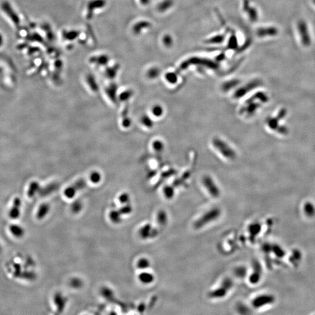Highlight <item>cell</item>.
Segmentation results:
<instances>
[{
	"mask_svg": "<svg viewBox=\"0 0 315 315\" xmlns=\"http://www.w3.org/2000/svg\"><path fill=\"white\" fill-rule=\"evenodd\" d=\"M221 215V211L219 208L214 207L207 211L195 221L194 223V228L196 230H200L209 225L214 221L218 220Z\"/></svg>",
	"mask_w": 315,
	"mask_h": 315,
	"instance_id": "6da1fadb",
	"label": "cell"
},
{
	"mask_svg": "<svg viewBox=\"0 0 315 315\" xmlns=\"http://www.w3.org/2000/svg\"><path fill=\"white\" fill-rule=\"evenodd\" d=\"M233 285L234 282L232 279L228 277L225 278L217 288L210 291L208 296L211 299L219 300L223 298L228 295L233 287Z\"/></svg>",
	"mask_w": 315,
	"mask_h": 315,
	"instance_id": "7a4b0ae2",
	"label": "cell"
},
{
	"mask_svg": "<svg viewBox=\"0 0 315 315\" xmlns=\"http://www.w3.org/2000/svg\"><path fill=\"white\" fill-rule=\"evenodd\" d=\"M275 297L271 294H261L256 296L252 301V306L255 309H261L273 304L275 302Z\"/></svg>",
	"mask_w": 315,
	"mask_h": 315,
	"instance_id": "3957f363",
	"label": "cell"
},
{
	"mask_svg": "<svg viewBox=\"0 0 315 315\" xmlns=\"http://www.w3.org/2000/svg\"><path fill=\"white\" fill-rule=\"evenodd\" d=\"M308 25L305 24L302 20H300L297 25V30L298 31V36H300L301 40L302 41V44L304 46L310 45L311 43V38L308 31Z\"/></svg>",
	"mask_w": 315,
	"mask_h": 315,
	"instance_id": "277c9868",
	"label": "cell"
},
{
	"mask_svg": "<svg viewBox=\"0 0 315 315\" xmlns=\"http://www.w3.org/2000/svg\"><path fill=\"white\" fill-rule=\"evenodd\" d=\"M262 275V269L260 263L255 262L253 264V271L249 275V282L252 284H256L260 281Z\"/></svg>",
	"mask_w": 315,
	"mask_h": 315,
	"instance_id": "5b68a950",
	"label": "cell"
},
{
	"mask_svg": "<svg viewBox=\"0 0 315 315\" xmlns=\"http://www.w3.org/2000/svg\"><path fill=\"white\" fill-rule=\"evenodd\" d=\"M158 231L152 228L150 224H147L143 225L139 230L140 237L143 239L152 238L157 235Z\"/></svg>",
	"mask_w": 315,
	"mask_h": 315,
	"instance_id": "8992f818",
	"label": "cell"
},
{
	"mask_svg": "<svg viewBox=\"0 0 315 315\" xmlns=\"http://www.w3.org/2000/svg\"><path fill=\"white\" fill-rule=\"evenodd\" d=\"M21 200L19 198H15L14 200L13 204L9 211V217L11 219L16 220L19 218L20 214Z\"/></svg>",
	"mask_w": 315,
	"mask_h": 315,
	"instance_id": "52a82bcc",
	"label": "cell"
},
{
	"mask_svg": "<svg viewBox=\"0 0 315 315\" xmlns=\"http://www.w3.org/2000/svg\"><path fill=\"white\" fill-rule=\"evenodd\" d=\"M204 186L207 190L208 191L210 195L212 196L213 197H218L220 195V192L218 187L216 186L215 183L213 182V181L207 178L204 180Z\"/></svg>",
	"mask_w": 315,
	"mask_h": 315,
	"instance_id": "ba28073f",
	"label": "cell"
},
{
	"mask_svg": "<svg viewBox=\"0 0 315 315\" xmlns=\"http://www.w3.org/2000/svg\"><path fill=\"white\" fill-rule=\"evenodd\" d=\"M138 278L141 283L144 285H150L155 281V275L152 273L144 270L138 276Z\"/></svg>",
	"mask_w": 315,
	"mask_h": 315,
	"instance_id": "9c48e42d",
	"label": "cell"
},
{
	"mask_svg": "<svg viewBox=\"0 0 315 315\" xmlns=\"http://www.w3.org/2000/svg\"><path fill=\"white\" fill-rule=\"evenodd\" d=\"M10 231L11 234L16 238H20L25 235L24 229L17 224H12L10 226Z\"/></svg>",
	"mask_w": 315,
	"mask_h": 315,
	"instance_id": "30bf717a",
	"label": "cell"
},
{
	"mask_svg": "<svg viewBox=\"0 0 315 315\" xmlns=\"http://www.w3.org/2000/svg\"><path fill=\"white\" fill-rule=\"evenodd\" d=\"M88 179L93 185L99 184L102 180V175L98 170H93L89 174Z\"/></svg>",
	"mask_w": 315,
	"mask_h": 315,
	"instance_id": "8fae6325",
	"label": "cell"
},
{
	"mask_svg": "<svg viewBox=\"0 0 315 315\" xmlns=\"http://www.w3.org/2000/svg\"><path fill=\"white\" fill-rule=\"evenodd\" d=\"M49 211H50V206L48 204L44 203V204H41L39 206L37 211V214H36V217H37V219L42 220L44 218H45L46 216L48 214Z\"/></svg>",
	"mask_w": 315,
	"mask_h": 315,
	"instance_id": "7c38bea8",
	"label": "cell"
},
{
	"mask_svg": "<svg viewBox=\"0 0 315 315\" xmlns=\"http://www.w3.org/2000/svg\"><path fill=\"white\" fill-rule=\"evenodd\" d=\"M122 214H121L119 210H113L110 211L109 214V218L110 221L115 224H119L121 222Z\"/></svg>",
	"mask_w": 315,
	"mask_h": 315,
	"instance_id": "4fadbf2b",
	"label": "cell"
},
{
	"mask_svg": "<svg viewBox=\"0 0 315 315\" xmlns=\"http://www.w3.org/2000/svg\"><path fill=\"white\" fill-rule=\"evenodd\" d=\"M137 267L141 270H145L148 269L151 266L150 260L147 257H141L137 260L136 263Z\"/></svg>",
	"mask_w": 315,
	"mask_h": 315,
	"instance_id": "5bb4252c",
	"label": "cell"
},
{
	"mask_svg": "<svg viewBox=\"0 0 315 315\" xmlns=\"http://www.w3.org/2000/svg\"><path fill=\"white\" fill-rule=\"evenodd\" d=\"M55 302L59 310L58 311H63L64 308L65 307L66 303L64 297H63L60 294H57L55 296Z\"/></svg>",
	"mask_w": 315,
	"mask_h": 315,
	"instance_id": "9a60e30c",
	"label": "cell"
},
{
	"mask_svg": "<svg viewBox=\"0 0 315 315\" xmlns=\"http://www.w3.org/2000/svg\"><path fill=\"white\" fill-rule=\"evenodd\" d=\"M78 189L74 186H70L66 187L64 190V195L67 199H72L75 197Z\"/></svg>",
	"mask_w": 315,
	"mask_h": 315,
	"instance_id": "2e32d148",
	"label": "cell"
},
{
	"mask_svg": "<svg viewBox=\"0 0 315 315\" xmlns=\"http://www.w3.org/2000/svg\"><path fill=\"white\" fill-rule=\"evenodd\" d=\"M261 230V225L257 222L252 223L248 227V231L252 236H256L259 234H260Z\"/></svg>",
	"mask_w": 315,
	"mask_h": 315,
	"instance_id": "e0dca14e",
	"label": "cell"
},
{
	"mask_svg": "<svg viewBox=\"0 0 315 315\" xmlns=\"http://www.w3.org/2000/svg\"><path fill=\"white\" fill-rule=\"evenodd\" d=\"M156 220L158 223L161 226L166 225L168 221V216L166 212L164 210H160V211H159L157 214Z\"/></svg>",
	"mask_w": 315,
	"mask_h": 315,
	"instance_id": "ac0fdd59",
	"label": "cell"
},
{
	"mask_svg": "<svg viewBox=\"0 0 315 315\" xmlns=\"http://www.w3.org/2000/svg\"><path fill=\"white\" fill-rule=\"evenodd\" d=\"M304 212L305 215L312 217L315 215V207L312 203H306L304 205Z\"/></svg>",
	"mask_w": 315,
	"mask_h": 315,
	"instance_id": "d6986e66",
	"label": "cell"
},
{
	"mask_svg": "<svg viewBox=\"0 0 315 315\" xmlns=\"http://www.w3.org/2000/svg\"><path fill=\"white\" fill-rule=\"evenodd\" d=\"M16 277H21L22 278H24L25 280H32L35 279V274L31 271H20L18 273Z\"/></svg>",
	"mask_w": 315,
	"mask_h": 315,
	"instance_id": "ffe728a7",
	"label": "cell"
},
{
	"mask_svg": "<svg viewBox=\"0 0 315 315\" xmlns=\"http://www.w3.org/2000/svg\"><path fill=\"white\" fill-rule=\"evenodd\" d=\"M119 210L122 215H129L132 212L133 208H132V206L130 205V203H129V204L123 205V206Z\"/></svg>",
	"mask_w": 315,
	"mask_h": 315,
	"instance_id": "44dd1931",
	"label": "cell"
},
{
	"mask_svg": "<svg viewBox=\"0 0 315 315\" xmlns=\"http://www.w3.org/2000/svg\"><path fill=\"white\" fill-rule=\"evenodd\" d=\"M39 189V184L36 182H33L31 183L29 190H28V195L29 197H33L35 195V193Z\"/></svg>",
	"mask_w": 315,
	"mask_h": 315,
	"instance_id": "7402d4cb",
	"label": "cell"
},
{
	"mask_svg": "<svg viewBox=\"0 0 315 315\" xmlns=\"http://www.w3.org/2000/svg\"><path fill=\"white\" fill-rule=\"evenodd\" d=\"M119 201L120 203L121 204H123V205L126 204H129V203H130V195H129V194H127L126 193H122L119 197Z\"/></svg>",
	"mask_w": 315,
	"mask_h": 315,
	"instance_id": "603a6c76",
	"label": "cell"
},
{
	"mask_svg": "<svg viewBox=\"0 0 315 315\" xmlns=\"http://www.w3.org/2000/svg\"><path fill=\"white\" fill-rule=\"evenodd\" d=\"M247 273V270L244 267H237L235 270V275L238 277L243 278Z\"/></svg>",
	"mask_w": 315,
	"mask_h": 315,
	"instance_id": "cb8c5ba5",
	"label": "cell"
},
{
	"mask_svg": "<svg viewBox=\"0 0 315 315\" xmlns=\"http://www.w3.org/2000/svg\"><path fill=\"white\" fill-rule=\"evenodd\" d=\"M71 285L74 287V288H78V287H81L82 285V282L79 279H75V280H72L71 281Z\"/></svg>",
	"mask_w": 315,
	"mask_h": 315,
	"instance_id": "d4e9b609",
	"label": "cell"
},
{
	"mask_svg": "<svg viewBox=\"0 0 315 315\" xmlns=\"http://www.w3.org/2000/svg\"><path fill=\"white\" fill-rule=\"evenodd\" d=\"M72 209L74 212H78L81 209L80 203H75L72 207Z\"/></svg>",
	"mask_w": 315,
	"mask_h": 315,
	"instance_id": "484cf974",
	"label": "cell"
},
{
	"mask_svg": "<svg viewBox=\"0 0 315 315\" xmlns=\"http://www.w3.org/2000/svg\"><path fill=\"white\" fill-rule=\"evenodd\" d=\"M1 252V245H0V252Z\"/></svg>",
	"mask_w": 315,
	"mask_h": 315,
	"instance_id": "4316f807",
	"label": "cell"
}]
</instances>
